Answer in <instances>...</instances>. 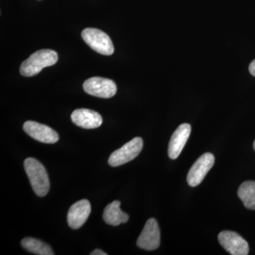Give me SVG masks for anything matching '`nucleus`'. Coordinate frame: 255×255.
Listing matches in <instances>:
<instances>
[{"instance_id": "f257e3e1", "label": "nucleus", "mask_w": 255, "mask_h": 255, "mask_svg": "<svg viewBox=\"0 0 255 255\" xmlns=\"http://www.w3.org/2000/svg\"><path fill=\"white\" fill-rule=\"evenodd\" d=\"M24 169L35 194L43 197L48 194L50 182L46 169L37 159L28 157L25 159Z\"/></svg>"}, {"instance_id": "f03ea898", "label": "nucleus", "mask_w": 255, "mask_h": 255, "mask_svg": "<svg viewBox=\"0 0 255 255\" xmlns=\"http://www.w3.org/2000/svg\"><path fill=\"white\" fill-rule=\"evenodd\" d=\"M58 60V55L54 50H38L23 62L20 67V73L25 77L34 76L43 68L55 65Z\"/></svg>"}, {"instance_id": "7ed1b4c3", "label": "nucleus", "mask_w": 255, "mask_h": 255, "mask_svg": "<svg viewBox=\"0 0 255 255\" xmlns=\"http://www.w3.org/2000/svg\"><path fill=\"white\" fill-rule=\"evenodd\" d=\"M82 39L92 49L102 55L113 54L114 48L110 36L97 28H85L82 32Z\"/></svg>"}, {"instance_id": "20e7f679", "label": "nucleus", "mask_w": 255, "mask_h": 255, "mask_svg": "<svg viewBox=\"0 0 255 255\" xmlns=\"http://www.w3.org/2000/svg\"><path fill=\"white\" fill-rule=\"evenodd\" d=\"M143 147L142 138L137 137L128 142L121 148L114 151L109 158V164L112 167H119L135 159L141 152Z\"/></svg>"}, {"instance_id": "39448f33", "label": "nucleus", "mask_w": 255, "mask_h": 255, "mask_svg": "<svg viewBox=\"0 0 255 255\" xmlns=\"http://www.w3.org/2000/svg\"><path fill=\"white\" fill-rule=\"evenodd\" d=\"M83 89L88 95L104 99L114 97L117 91V85L113 80L100 77L87 80L84 83Z\"/></svg>"}, {"instance_id": "423d86ee", "label": "nucleus", "mask_w": 255, "mask_h": 255, "mask_svg": "<svg viewBox=\"0 0 255 255\" xmlns=\"http://www.w3.org/2000/svg\"><path fill=\"white\" fill-rule=\"evenodd\" d=\"M214 161V155L209 152L201 155L189 169L187 179L189 185L192 187L199 185L210 169L212 168Z\"/></svg>"}, {"instance_id": "0eeeda50", "label": "nucleus", "mask_w": 255, "mask_h": 255, "mask_svg": "<svg viewBox=\"0 0 255 255\" xmlns=\"http://www.w3.org/2000/svg\"><path fill=\"white\" fill-rule=\"evenodd\" d=\"M160 245V231L157 221L150 219L137 238V246L145 251H155Z\"/></svg>"}, {"instance_id": "6e6552de", "label": "nucleus", "mask_w": 255, "mask_h": 255, "mask_svg": "<svg viewBox=\"0 0 255 255\" xmlns=\"http://www.w3.org/2000/svg\"><path fill=\"white\" fill-rule=\"evenodd\" d=\"M219 241L221 246L232 255L249 254V245L238 233L225 231L220 233Z\"/></svg>"}, {"instance_id": "1a4fd4ad", "label": "nucleus", "mask_w": 255, "mask_h": 255, "mask_svg": "<svg viewBox=\"0 0 255 255\" xmlns=\"http://www.w3.org/2000/svg\"><path fill=\"white\" fill-rule=\"evenodd\" d=\"M23 130L29 136L43 143L53 144L59 140V135L48 126L28 121L23 124Z\"/></svg>"}, {"instance_id": "9d476101", "label": "nucleus", "mask_w": 255, "mask_h": 255, "mask_svg": "<svg viewBox=\"0 0 255 255\" xmlns=\"http://www.w3.org/2000/svg\"><path fill=\"white\" fill-rule=\"evenodd\" d=\"M91 213V205L87 199L75 203L69 209L67 221L69 226L74 230L79 229L86 222Z\"/></svg>"}, {"instance_id": "9b49d317", "label": "nucleus", "mask_w": 255, "mask_h": 255, "mask_svg": "<svg viewBox=\"0 0 255 255\" xmlns=\"http://www.w3.org/2000/svg\"><path fill=\"white\" fill-rule=\"evenodd\" d=\"M191 131V126L189 124H183L173 132L168 147V155L171 159H177L180 155L190 136Z\"/></svg>"}, {"instance_id": "f8f14e48", "label": "nucleus", "mask_w": 255, "mask_h": 255, "mask_svg": "<svg viewBox=\"0 0 255 255\" xmlns=\"http://www.w3.org/2000/svg\"><path fill=\"white\" fill-rule=\"evenodd\" d=\"M71 119L75 125L85 129L97 128L102 125L103 122L100 114L87 109L74 111Z\"/></svg>"}, {"instance_id": "ddd939ff", "label": "nucleus", "mask_w": 255, "mask_h": 255, "mask_svg": "<svg viewBox=\"0 0 255 255\" xmlns=\"http://www.w3.org/2000/svg\"><path fill=\"white\" fill-rule=\"evenodd\" d=\"M120 206V201H114L105 208L103 219L107 224L117 226L128 221V215L123 212Z\"/></svg>"}, {"instance_id": "4468645a", "label": "nucleus", "mask_w": 255, "mask_h": 255, "mask_svg": "<svg viewBox=\"0 0 255 255\" xmlns=\"http://www.w3.org/2000/svg\"><path fill=\"white\" fill-rule=\"evenodd\" d=\"M238 196L247 209L255 210V182L247 181L241 184L238 191Z\"/></svg>"}, {"instance_id": "2eb2a0df", "label": "nucleus", "mask_w": 255, "mask_h": 255, "mask_svg": "<svg viewBox=\"0 0 255 255\" xmlns=\"http://www.w3.org/2000/svg\"><path fill=\"white\" fill-rule=\"evenodd\" d=\"M21 246L26 251L38 255H53L54 253L50 247L40 240L33 238H23Z\"/></svg>"}, {"instance_id": "dca6fc26", "label": "nucleus", "mask_w": 255, "mask_h": 255, "mask_svg": "<svg viewBox=\"0 0 255 255\" xmlns=\"http://www.w3.org/2000/svg\"><path fill=\"white\" fill-rule=\"evenodd\" d=\"M249 70L251 75L255 77V59L250 65Z\"/></svg>"}, {"instance_id": "f3484780", "label": "nucleus", "mask_w": 255, "mask_h": 255, "mask_svg": "<svg viewBox=\"0 0 255 255\" xmlns=\"http://www.w3.org/2000/svg\"><path fill=\"white\" fill-rule=\"evenodd\" d=\"M91 255H107V253H105V252L101 251L100 249H96L95 251L92 252V253H90Z\"/></svg>"}, {"instance_id": "a211bd4d", "label": "nucleus", "mask_w": 255, "mask_h": 255, "mask_svg": "<svg viewBox=\"0 0 255 255\" xmlns=\"http://www.w3.org/2000/svg\"><path fill=\"white\" fill-rule=\"evenodd\" d=\"M253 147H254V149L255 150V140L254 143H253Z\"/></svg>"}]
</instances>
